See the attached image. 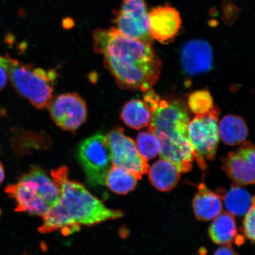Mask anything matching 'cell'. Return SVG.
Here are the masks:
<instances>
[{"label": "cell", "instance_id": "14", "mask_svg": "<svg viewBox=\"0 0 255 255\" xmlns=\"http://www.w3.org/2000/svg\"><path fill=\"white\" fill-rule=\"evenodd\" d=\"M157 136L161 143V158L172 162L180 173L190 171L196 155L189 138L173 139L163 135Z\"/></svg>", "mask_w": 255, "mask_h": 255}, {"label": "cell", "instance_id": "6", "mask_svg": "<svg viewBox=\"0 0 255 255\" xmlns=\"http://www.w3.org/2000/svg\"><path fill=\"white\" fill-rule=\"evenodd\" d=\"M77 157L85 171L88 182L92 186L105 185V178L113 166V158L107 136L98 133L82 141Z\"/></svg>", "mask_w": 255, "mask_h": 255}, {"label": "cell", "instance_id": "23", "mask_svg": "<svg viewBox=\"0 0 255 255\" xmlns=\"http://www.w3.org/2000/svg\"><path fill=\"white\" fill-rule=\"evenodd\" d=\"M136 144L140 154L147 160L154 158L160 152V142L157 136L148 130L139 133L136 138Z\"/></svg>", "mask_w": 255, "mask_h": 255}, {"label": "cell", "instance_id": "19", "mask_svg": "<svg viewBox=\"0 0 255 255\" xmlns=\"http://www.w3.org/2000/svg\"><path fill=\"white\" fill-rule=\"evenodd\" d=\"M219 134L223 142L236 145L243 142L248 134L246 123L241 117L229 115L223 118L218 126Z\"/></svg>", "mask_w": 255, "mask_h": 255}, {"label": "cell", "instance_id": "9", "mask_svg": "<svg viewBox=\"0 0 255 255\" xmlns=\"http://www.w3.org/2000/svg\"><path fill=\"white\" fill-rule=\"evenodd\" d=\"M49 108L54 122L65 130L75 131L87 120V105L78 94H60L53 99Z\"/></svg>", "mask_w": 255, "mask_h": 255}, {"label": "cell", "instance_id": "13", "mask_svg": "<svg viewBox=\"0 0 255 255\" xmlns=\"http://www.w3.org/2000/svg\"><path fill=\"white\" fill-rule=\"evenodd\" d=\"M181 64L188 75H196L212 69L213 52L207 41L195 39L184 44L181 53Z\"/></svg>", "mask_w": 255, "mask_h": 255}, {"label": "cell", "instance_id": "25", "mask_svg": "<svg viewBox=\"0 0 255 255\" xmlns=\"http://www.w3.org/2000/svg\"><path fill=\"white\" fill-rule=\"evenodd\" d=\"M243 232L248 240L255 243V196L253 197L252 206L243 222Z\"/></svg>", "mask_w": 255, "mask_h": 255}, {"label": "cell", "instance_id": "24", "mask_svg": "<svg viewBox=\"0 0 255 255\" xmlns=\"http://www.w3.org/2000/svg\"><path fill=\"white\" fill-rule=\"evenodd\" d=\"M188 105L191 113L196 116L206 113L214 107L212 95L206 89L191 94L188 100Z\"/></svg>", "mask_w": 255, "mask_h": 255}, {"label": "cell", "instance_id": "26", "mask_svg": "<svg viewBox=\"0 0 255 255\" xmlns=\"http://www.w3.org/2000/svg\"><path fill=\"white\" fill-rule=\"evenodd\" d=\"M214 255H239L230 245L219 248L217 250Z\"/></svg>", "mask_w": 255, "mask_h": 255}, {"label": "cell", "instance_id": "7", "mask_svg": "<svg viewBox=\"0 0 255 255\" xmlns=\"http://www.w3.org/2000/svg\"><path fill=\"white\" fill-rule=\"evenodd\" d=\"M112 150L113 164L125 169L141 180L143 175L148 173V160L140 154L134 141L125 135L124 130L117 128L108 133Z\"/></svg>", "mask_w": 255, "mask_h": 255}, {"label": "cell", "instance_id": "22", "mask_svg": "<svg viewBox=\"0 0 255 255\" xmlns=\"http://www.w3.org/2000/svg\"><path fill=\"white\" fill-rule=\"evenodd\" d=\"M138 180L130 172L113 165L107 174L105 184L114 193L126 194L135 189Z\"/></svg>", "mask_w": 255, "mask_h": 255}, {"label": "cell", "instance_id": "17", "mask_svg": "<svg viewBox=\"0 0 255 255\" xmlns=\"http://www.w3.org/2000/svg\"><path fill=\"white\" fill-rule=\"evenodd\" d=\"M209 235L216 244L231 245L233 242L237 244L239 242V236L234 216L228 212L220 213L210 225Z\"/></svg>", "mask_w": 255, "mask_h": 255}, {"label": "cell", "instance_id": "11", "mask_svg": "<svg viewBox=\"0 0 255 255\" xmlns=\"http://www.w3.org/2000/svg\"><path fill=\"white\" fill-rule=\"evenodd\" d=\"M36 188L33 181L24 176L17 183L6 187L5 193L17 202L15 212L43 216L49 211L50 207L37 192Z\"/></svg>", "mask_w": 255, "mask_h": 255}, {"label": "cell", "instance_id": "18", "mask_svg": "<svg viewBox=\"0 0 255 255\" xmlns=\"http://www.w3.org/2000/svg\"><path fill=\"white\" fill-rule=\"evenodd\" d=\"M218 194L223 201L226 210L232 215H245L252 206L253 197L238 185H233L227 190L219 189Z\"/></svg>", "mask_w": 255, "mask_h": 255}, {"label": "cell", "instance_id": "28", "mask_svg": "<svg viewBox=\"0 0 255 255\" xmlns=\"http://www.w3.org/2000/svg\"><path fill=\"white\" fill-rule=\"evenodd\" d=\"M5 177L4 168L1 162L0 161V184L4 181Z\"/></svg>", "mask_w": 255, "mask_h": 255}, {"label": "cell", "instance_id": "12", "mask_svg": "<svg viewBox=\"0 0 255 255\" xmlns=\"http://www.w3.org/2000/svg\"><path fill=\"white\" fill-rule=\"evenodd\" d=\"M149 31L153 39L166 44L173 41L179 32L181 19L179 12L169 5L159 6L148 12Z\"/></svg>", "mask_w": 255, "mask_h": 255}, {"label": "cell", "instance_id": "16", "mask_svg": "<svg viewBox=\"0 0 255 255\" xmlns=\"http://www.w3.org/2000/svg\"><path fill=\"white\" fill-rule=\"evenodd\" d=\"M180 172L167 159L155 162L149 171V181L156 189L162 192L173 190L180 179Z\"/></svg>", "mask_w": 255, "mask_h": 255}, {"label": "cell", "instance_id": "8", "mask_svg": "<svg viewBox=\"0 0 255 255\" xmlns=\"http://www.w3.org/2000/svg\"><path fill=\"white\" fill-rule=\"evenodd\" d=\"M114 23L117 28L131 39L152 44L148 12L145 0H123Z\"/></svg>", "mask_w": 255, "mask_h": 255}, {"label": "cell", "instance_id": "21", "mask_svg": "<svg viewBox=\"0 0 255 255\" xmlns=\"http://www.w3.org/2000/svg\"><path fill=\"white\" fill-rule=\"evenodd\" d=\"M23 176L36 184L37 192L50 207L59 202V188L55 181L50 179L43 169L37 166L32 167L29 171Z\"/></svg>", "mask_w": 255, "mask_h": 255}, {"label": "cell", "instance_id": "27", "mask_svg": "<svg viewBox=\"0 0 255 255\" xmlns=\"http://www.w3.org/2000/svg\"><path fill=\"white\" fill-rule=\"evenodd\" d=\"M8 75L5 70L0 66V92L5 87L8 82Z\"/></svg>", "mask_w": 255, "mask_h": 255}, {"label": "cell", "instance_id": "10", "mask_svg": "<svg viewBox=\"0 0 255 255\" xmlns=\"http://www.w3.org/2000/svg\"><path fill=\"white\" fill-rule=\"evenodd\" d=\"M222 168L238 186L255 184V145L245 142L238 150L223 158Z\"/></svg>", "mask_w": 255, "mask_h": 255}, {"label": "cell", "instance_id": "15", "mask_svg": "<svg viewBox=\"0 0 255 255\" xmlns=\"http://www.w3.org/2000/svg\"><path fill=\"white\" fill-rule=\"evenodd\" d=\"M193 209L196 218L201 221L214 219L222 212L221 196L210 190L205 183H200L193 200Z\"/></svg>", "mask_w": 255, "mask_h": 255}, {"label": "cell", "instance_id": "1", "mask_svg": "<svg viewBox=\"0 0 255 255\" xmlns=\"http://www.w3.org/2000/svg\"><path fill=\"white\" fill-rule=\"evenodd\" d=\"M93 39L95 52L104 56L121 88L147 92L157 82L161 62L152 44L127 37L116 27L96 30Z\"/></svg>", "mask_w": 255, "mask_h": 255}, {"label": "cell", "instance_id": "2", "mask_svg": "<svg viewBox=\"0 0 255 255\" xmlns=\"http://www.w3.org/2000/svg\"><path fill=\"white\" fill-rule=\"evenodd\" d=\"M53 180L60 191L59 202L43 216L41 234L61 230L69 235L80 230L81 226H92L119 219L124 214L112 210L86 189L84 185L69 179L68 169L60 167L51 171Z\"/></svg>", "mask_w": 255, "mask_h": 255}, {"label": "cell", "instance_id": "20", "mask_svg": "<svg viewBox=\"0 0 255 255\" xmlns=\"http://www.w3.org/2000/svg\"><path fill=\"white\" fill-rule=\"evenodd\" d=\"M121 119L130 128L140 129L148 126L151 119V112L145 101L133 100L124 105Z\"/></svg>", "mask_w": 255, "mask_h": 255}, {"label": "cell", "instance_id": "3", "mask_svg": "<svg viewBox=\"0 0 255 255\" xmlns=\"http://www.w3.org/2000/svg\"><path fill=\"white\" fill-rule=\"evenodd\" d=\"M0 66L5 70L16 91L37 109L49 107L53 100V82L57 73L46 71L0 55Z\"/></svg>", "mask_w": 255, "mask_h": 255}, {"label": "cell", "instance_id": "4", "mask_svg": "<svg viewBox=\"0 0 255 255\" xmlns=\"http://www.w3.org/2000/svg\"><path fill=\"white\" fill-rule=\"evenodd\" d=\"M143 100L151 112L149 131L156 136L163 135L173 139L189 138L190 117L182 102L161 98L151 89L146 92Z\"/></svg>", "mask_w": 255, "mask_h": 255}, {"label": "cell", "instance_id": "5", "mask_svg": "<svg viewBox=\"0 0 255 255\" xmlns=\"http://www.w3.org/2000/svg\"><path fill=\"white\" fill-rule=\"evenodd\" d=\"M219 108L214 105L207 113L197 115L188 125V138L192 145L195 158L202 170H205L206 161L216 157L219 141Z\"/></svg>", "mask_w": 255, "mask_h": 255}]
</instances>
